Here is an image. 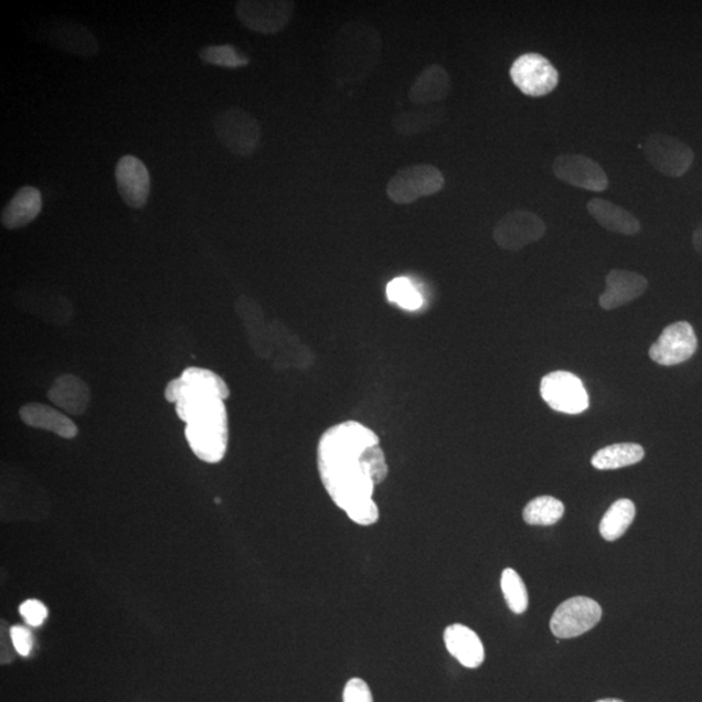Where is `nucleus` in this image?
Masks as SVG:
<instances>
[{
    "instance_id": "obj_1",
    "label": "nucleus",
    "mask_w": 702,
    "mask_h": 702,
    "mask_svg": "<svg viewBox=\"0 0 702 702\" xmlns=\"http://www.w3.org/2000/svg\"><path fill=\"white\" fill-rule=\"evenodd\" d=\"M318 470L328 496L348 513L374 500L375 488L386 479L390 467L375 430L347 421L321 435Z\"/></svg>"
},
{
    "instance_id": "obj_2",
    "label": "nucleus",
    "mask_w": 702,
    "mask_h": 702,
    "mask_svg": "<svg viewBox=\"0 0 702 702\" xmlns=\"http://www.w3.org/2000/svg\"><path fill=\"white\" fill-rule=\"evenodd\" d=\"M174 405L179 418L187 423L185 437L194 455L208 464L221 462L230 438L225 401L184 387Z\"/></svg>"
},
{
    "instance_id": "obj_3",
    "label": "nucleus",
    "mask_w": 702,
    "mask_h": 702,
    "mask_svg": "<svg viewBox=\"0 0 702 702\" xmlns=\"http://www.w3.org/2000/svg\"><path fill=\"white\" fill-rule=\"evenodd\" d=\"M382 51V36L374 26L351 21L334 36L329 67L339 82L360 84L377 67Z\"/></svg>"
},
{
    "instance_id": "obj_4",
    "label": "nucleus",
    "mask_w": 702,
    "mask_h": 702,
    "mask_svg": "<svg viewBox=\"0 0 702 702\" xmlns=\"http://www.w3.org/2000/svg\"><path fill=\"white\" fill-rule=\"evenodd\" d=\"M445 187V178L433 164H412L402 168L387 182V199L396 204L414 203L424 196L435 195Z\"/></svg>"
},
{
    "instance_id": "obj_5",
    "label": "nucleus",
    "mask_w": 702,
    "mask_h": 702,
    "mask_svg": "<svg viewBox=\"0 0 702 702\" xmlns=\"http://www.w3.org/2000/svg\"><path fill=\"white\" fill-rule=\"evenodd\" d=\"M214 129L219 140L236 156L251 157L259 148V123L243 108L234 107L219 114L214 120Z\"/></svg>"
},
{
    "instance_id": "obj_6",
    "label": "nucleus",
    "mask_w": 702,
    "mask_h": 702,
    "mask_svg": "<svg viewBox=\"0 0 702 702\" xmlns=\"http://www.w3.org/2000/svg\"><path fill=\"white\" fill-rule=\"evenodd\" d=\"M642 152L649 164L668 178H682L694 160L689 145L663 134L649 135L644 140Z\"/></svg>"
},
{
    "instance_id": "obj_7",
    "label": "nucleus",
    "mask_w": 702,
    "mask_h": 702,
    "mask_svg": "<svg viewBox=\"0 0 702 702\" xmlns=\"http://www.w3.org/2000/svg\"><path fill=\"white\" fill-rule=\"evenodd\" d=\"M541 397L554 412L576 415L589 407V396L582 380L572 372L554 371L541 380Z\"/></svg>"
},
{
    "instance_id": "obj_8",
    "label": "nucleus",
    "mask_w": 702,
    "mask_h": 702,
    "mask_svg": "<svg viewBox=\"0 0 702 702\" xmlns=\"http://www.w3.org/2000/svg\"><path fill=\"white\" fill-rule=\"evenodd\" d=\"M510 77L519 91L532 98L551 94L560 82L554 65L545 56L535 53L519 56L511 65Z\"/></svg>"
},
{
    "instance_id": "obj_9",
    "label": "nucleus",
    "mask_w": 702,
    "mask_h": 702,
    "mask_svg": "<svg viewBox=\"0 0 702 702\" xmlns=\"http://www.w3.org/2000/svg\"><path fill=\"white\" fill-rule=\"evenodd\" d=\"M296 3L290 0H241L236 14L241 23L253 32L275 34L288 25Z\"/></svg>"
},
{
    "instance_id": "obj_10",
    "label": "nucleus",
    "mask_w": 702,
    "mask_h": 702,
    "mask_svg": "<svg viewBox=\"0 0 702 702\" xmlns=\"http://www.w3.org/2000/svg\"><path fill=\"white\" fill-rule=\"evenodd\" d=\"M603 609L595 599L573 597L562 603L551 619V630L557 639H573L596 627Z\"/></svg>"
},
{
    "instance_id": "obj_11",
    "label": "nucleus",
    "mask_w": 702,
    "mask_h": 702,
    "mask_svg": "<svg viewBox=\"0 0 702 702\" xmlns=\"http://www.w3.org/2000/svg\"><path fill=\"white\" fill-rule=\"evenodd\" d=\"M546 225L533 212L517 210L496 224L493 238L503 251L519 252L544 237Z\"/></svg>"
},
{
    "instance_id": "obj_12",
    "label": "nucleus",
    "mask_w": 702,
    "mask_h": 702,
    "mask_svg": "<svg viewBox=\"0 0 702 702\" xmlns=\"http://www.w3.org/2000/svg\"><path fill=\"white\" fill-rule=\"evenodd\" d=\"M552 168L555 178L589 192H604L609 187V179L603 167L579 153H562L554 159Z\"/></svg>"
},
{
    "instance_id": "obj_13",
    "label": "nucleus",
    "mask_w": 702,
    "mask_h": 702,
    "mask_svg": "<svg viewBox=\"0 0 702 702\" xmlns=\"http://www.w3.org/2000/svg\"><path fill=\"white\" fill-rule=\"evenodd\" d=\"M698 338L687 321H678L663 329L649 349L650 360L661 365H676L689 361L696 353Z\"/></svg>"
},
{
    "instance_id": "obj_14",
    "label": "nucleus",
    "mask_w": 702,
    "mask_h": 702,
    "mask_svg": "<svg viewBox=\"0 0 702 702\" xmlns=\"http://www.w3.org/2000/svg\"><path fill=\"white\" fill-rule=\"evenodd\" d=\"M40 35V39L72 55L91 57L99 50V43L89 29L72 20L47 21L41 26Z\"/></svg>"
},
{
    "instance_id": "obj_15",
    "label": "nucleus",
    "mask_w": 702,
    "mask_h": 702,
    "mask_svg": "<svg viewBox=\"0 0 702 702\" xmlns=\"http://www.w3.org/2000/svg\"><path fill=\"white\" fill-rule=\"evenodd\" d=\"M116 184L124 202L131 209H142L150 195V174L140 159L123 157L116 164Z\"/></svg>"
},
{
    "instance_id": "obj_16",
    "label": "nucleus",
    "mask_w": 702,
    "mask_h": 702,
    "mask_svg": "<svg viewBox=\"0 0 702 702\" xmlns=\"http://www.w3.org/2000/svg\"><path fill=\"white\" fill-rule=\"evenodd\" d=\"M647 289L646 276L632 270L613 269L606 276V290L599 297V306L604 310H616L641 297Z\"/></svg>"
},
{
    "instance_id": "obj_17",
    "label": "nucleus",
    "mask_w": 702,
    "mask_h": 702,
    "mask_svg": "<svg viewBox=\"0 0 702 702\" xmlns=\"http://www.w3.org/2000/svg\"><path fill=\"white\" fill-rule=\"evenodd\" d=\"M47 398L62 412L78 416L89 408L92 392L82 377L65 374L49 387Z\"/></svg>"
},
{
    "instance_id": "obj_18",
    "label": "nucleus",
    "mask_w": 702,
    "mask_h": 702,
    "mask_svg": "<svg viewBox=\"0 0 702 702\" xmlns=\"http://www.w3.org/2000/svg\"><path fill=\"white\" fill-rule=\"evenodd\" d=\"M269 328L270 334H273L274 353L277 351L274 358L275 369H309L316 361L310 349H307L280 321H273Z\"/></svg>"
},
{
    "instance_id": "obj_19",
    "label": "nucleus",
    "mask_w": 702,
    "mask_h": 702,
    "mask_svg": "<svg viewBox=\"0 0 702 702\" xmlns=\"http://www.w3.org/2000/svg\"><path fill=\"white\" fill-rule=\"evenodd\" d=\"M451 78L443 65L430 64L424 68L408 89V99L415 106H434L448 97Z\"/></svg>"
},
{
    "instance_id": "obj_20",
    "label": "nucleus",
    "mask_w": 702,
    "mask_h": 702,
    "mask_svg": "<svg viewBox=\"0 0 702 702\" xmlns=\"http://www.w3.org/2000/svg\"><path fill=\"white\" fill-rule=\"evenodd\" d=\"M238 317L246 327L248 342L255 353L265 360L274 357V341L270 328L267 327L260 306L248 297H240L236 302Z\"/></svg>"
},
{
    "instance_id": "obj_21",
    "label": "nucleus",
    "mask_w": 702,
    "mask_h": 702,
    "mask_svg": "<svg viewBox=\"0 0 702 702\" xmlns=\"http://www.w3.org/2000/svg\"><path fill=\"white\" fill-rule=\"evenodd\" d=\"M445 647L467 669H477L486 660L485 646L477 632L467 626L455 624L446 627Z\"/></svg>"
},
{
    "instance_id": "obj_22",
    "label": "nucleus",
    "mask_w": 702,
    "mask_h": 702,
    "mask_svg": "<svg viewBox=\"0 0 702 702\" xmlns=\"http://www.w3.org/2000/svg\"><path fill=\"white\" fill-rule=\"evenodd\" d=\"M20 419L23 421L26 426L49 430L62 438L77 437L78 428L68 415H65L61 410L51 407L49 405L39 404V402H32L20 408Z\"/></svg>"
},
{
    "instance_id": "obj_23",
    "label": "nucleus",
    "mask_w": 702,
    "mask_h": 702,
    "mask_svg": "<svg viewBox=\"0 0 702 702\" xmlns=\"http://www.w3.org/2000/svg\"><path fill=\"white\" fill-rule=\"evenodd\" d=\"M587 210L597 224L606 231L624 234V236H635L641 230L638 217L610 201L592 199Z\"/></svg>"
},
{
    "instance_id": "obj_24",
    "label": "nucleus",
    "mask_w": 702,
    "mask_h": 702,
    "mask_svg": "<svg viewBox=\"0 0 702 702\" xmlns=\"http://www.w3.org/2000/svg\"><path fill=\"white\" fill-rule=\"evenodd\" d=\"M42 195L39 189L24 187L18 190L2 211V224L7 230L24 228L39 217Z\"/></svg>"
},
{
    "instance_id": "obj_25",
    "label": "nucleus",
    "mask_w": 702,
    "mask_h": 702,
    "mask_svg": "<svg viewBox=\"0 0 702 702\" xmlns=\"http://www.w3.org/2000/svg\"><path fill=\"white\" fill-rule=\"evenodd\" d=\"M442 106H418L408 111H401L393 117L392 126L402 136H416L440 126L445 119Z\"/></svg>"
},
{
    "instance_id": "obj_26",
    "label": "nucleus",
    "mask_w": 702,
    "mask_h": 702,
    "mask_svg": "<svg viewBox=\"0 0 702 702\" xmlns=\"http://www.w3.org/2000/svg\"><path fill=\"white\" fill-rule=\"evenodd\" d=\"M644 457L646 451L639 444H614L598 450L591 462L597 470H618L641 462Z\"/></svg>"
},
{
    "instance_id": "obj_27",
    "label": "nucleus",
    "mask_w": 702,
    "mask_h": 702,
    "mask_svg": "<svg viewBox=\"0 0 702 702\" xmlns=\"http://www.w3.org/2000/svg\"><path fill=\"white\" fill-rule=\"evenodd\" d=\"M636 515L635 503L621 499L611 504L599 523V533L606 541H616L624 536Z\"/></svg>"
},
{
    "instance_id": "obj_28",
    "label": "nucleus",
    "mask_w": 702,
    "mask_h": 702,
    "mask_svg": "<svg viewBox=\"0 0 702 702\" xmlns=\"http://www.w3.org/2000/svg\"><path fill=\"white\" fill-rule=\"evenodd\" d=\"M565 514V504L552 496L533 499L523 510V519L530 525H553Z\"/></svg>"
},
{
    "instance_id": "obj_29",
    "label": "nucleus",
    "mask_w": 702,
    "mask_h": 702,
    "mask_svg": "<svg viewBox=\"0 0 702 702\" xmlns=\"http://www.w3.org/2000/svg\"><path fill=\"white\" fill-rule=\"evenodd\" d=\"M386 298L406 311H418L424 305V297L418 288L407 277L402 276L386 285Z\"/></svg>"
},
{
    "instance_id": "obj_30",
    "label": "nucleus",
    "mask_w": 702,
    "mask_h": 702,
    "mask_svg": "<svg viewBox=\"0 0 702 702\" xmlns=\"http://www.w3.org/2000/svg\"><path fill=\"white\" fill-rule=\"evenodd\" d=\"M501 589L509 609L515 614H523L529 608V592L522 577L513 568H504L501 576Z\"/></svg>"
},
{
    "instance_id": "obj_31",
    "label": "nucleus",
    "mask_w": 702,
    "mask_h": 702,
    "mask_svg": "<svg viewBox=\"0 0 702 702\" xmlns=\"http://www.w3.org/2000/svg\"><path fill=\"white\" fill-rule=\"evenodd\" d=\"M200 57L204 63L230 70L243 68L251 63L247 55L231 45L204 47L200 51Z\"/></svg>"
},
{
    "instance_id": "obj_32",
    "label": "nucleus",
    "mask_w": 702,
    "mask_h": 702,
    "mask_svg": "<svg viewBox=\"0 0 702 702\" xmlns=\"http://www.w3.org/2000/svg\"><path fill=\"white\" fill-rule=\"evenodd\" d=\"M185 382L190 384L200 385L206 387L216 394L217 397L226 401L231 396V390L228 384L224 382V379L215 374L214 371L200 368H189L180 375Z\"/></svg>"
},
{
    "instance_id": "obj_33",
    "label": "nucleus",
    "mask_w": 702,
    "mask_h": 702,
    "mask_svg": "<svg viewBox=\"0 0 702 702\" xmlns=\"http://www.w3.org/2000/svg\"><path fill=\"white\" fill-rule=\"evenodd\" d=\"M21 617L29 626L40 627L49 617V610L39 599H28L20 606Z\"/></svg>"
},
{
    "instance_id": "obj_34",
    "label": "nucleus",
    "mask_w": 702,
    "mask_h": 702,
    "mask_svg": "<svg viewBox=\"0 0 702 702\" xmlns=\"http://www.w3.org/2000/svg\"><path fill=\"white\" fill-rule=\"evenodd\" d=\"M343 702H374L368 683L361 678L350 679L343 689Z\"/></svg>"
},
{
    "instance_id": "obj_35",
    "label": "nucleus",
    "mask_w": 702,
    "mask_h": 702,
    "mask_svg": "<svg viewBox=\"0 0 702 702\" xmlns=\"http://www.w3.org/2000/svg\"><path fill=\"white\" fill-rule=\"evenodd\" d=\"M10 635L13 648L21 657H28L31 655L33 649V636L28 628L23 626H13Z\"/></svg>"
},
{
    "instance_id": "obj_36",
    "label": "nucleus",
    "mask_w": 702,
    "mask_h": 702,
    "mask_svg": "<svg viewBox=\"0 0 702 702\" xmlns=\"http://www.w3.org/2000/svg\"><path fill=\"white\" fill-rule=\"evenodd\" d=\"M692 241L694 251H696L702 258V224L693 232Z\"/></svg>"
},
{
    "instance_id": "obj_37",
    "label": "nucleus",
    "mask_w": 702,
    "mask_h": 702,
    "mask_svg": "<svg viewBox=\"0 0 702 702\" xmlns=\"http://www.w3.org/2000/svg\"><path fill=\"white\" fill-rule=\"evenodd\" d=\"M596 702H625L618 699H604V700H598Z\"/></svg>"
}]
</instances>
